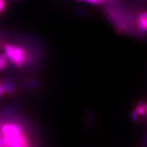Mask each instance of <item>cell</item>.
Masks as SVG:
<instances>
[{
	"instance_id": "5b68a950",
	"label": "cell",
	"mask_w": 147,
	"mask_h": 147,
	"mask_svg": "<svg viewBox=\"0 0 147 147\" xmlns=\"http://www.w3.org/2000/svg\"><path fill=\"white\" fill-rule=\"evenodd\" d=\"M5 94H6L5 90H4V88L1 84V82H0V96H3Z\"/></svg>"
},
{
	"instance_id": "6da1fadb",
	"label": "cell",
	"mask_w": 147,
	"mask_h": 147,
	"mask_svg": "<svg viewBox=\"0 0 147 147\" xmlns=\"http://www.w3.org/2000/svg\"><path fill=\"white\" fill-rule=\"evenodd\" d=\"M26 61V50L19 45H13L12 57L11 63L17 68H21Z\"/></svg>"
},
{
	"instance_id": "52a82bcc",
	"label": "cell",
	"mask_w": 147,
	"mask_h": 147,
	"mask_svg": "<svg viewBox=\"0 0 147 147\" xmlns=\"http://www.w3.org/2000/svg\"><path fill=\"white\" fill-rule=\"evenodd\" d=\"M140 16L142 17H145L147 18V11H144V12H141L139 13H138Z\"/></svg>"
},
{
	"instance_id": "277c9868",
	"label": "cell",
	"mask_w": 147,
	"mask_h": 147,
	"mask_svg": "<svg viewBox=\"0 0 147 147\" xmlns=\"http://www.w3.org/2000/svg\"><path fill=\"white\" fill-rule=\"evenodd\" d=\"M8 65V58L5 53L0 54V71L5 69Z\"/></svg>"
},
{
	"instance_id": "8fae6325",
	"label": "cell",
	"mask_w": 147,
	"mask_h": 147,
	"mask_svg": "<svg viewBox=\"0 0 147 147\" xmlns=\"http://www.w3.org/2000/svg\"><path fill=\"white\" fill-rule=\"evenodd\" d=\"M1 1H2V0H0V2H1Z\"/></svg>"
},
{
	"instance_id": "7a4b0ae2",
	"label": "cell",
	"mask_w": 147,
	"mask_h": 147,
	"mask_svg": "<svg viewBox=\"0 0 147 147\" xmlns=\"http://www.w3.org/2000/svg\"><path fill=\"white\" fill-rule=\"evenodd\" d=\"M136 25L137 33L145 34L147 33V18L142 17L137 14Z\"/></svg>"
},
{
	"instance_id": "8992f818",
	"label": "cell",
	"mask_w": 147,
	"mask_h": 147,
	"mask_svg": "<svg viewBox=\"0 0 147 147\" xmlns=\"http://www.w3.org/2000/svg\"><path fill=\"white\" fill-rule=\"evenodd\" d=\"M5 6H6L5 0H2V1L0 2V13L3 11L4 7H5Z\"/></svg>"
},
{
	"instance_id": "30bf717a",
	"label": "cell",
	"mask_w": 147,
	"mask_h": 147,
	"mask_svg": "<svg viewBox=\"0 0 147 147\" xmlns=\"http://www.w3.org/2000/svg\"><path fill=\"white\" fill-rule=\"evenodd\" d=\"M113 0H104L105 2H109V1H112Z\"/></svg>"
},
{
	"instance_id": "ba28073f",
	"label": "cell",
	"mask_w": 147,
	"mask_h": 147,
	"mask_svg": "<svg viewBox=\"0 0 147 147\" xmlns=\"http://www.w3.org/2000/svg\"><path fill=\"white\" fill-rule=\"evenodd\" d=\"M1 145H2V140L1 139H0V147H1Z\"/></svg>"
},
{
	"instance_id": "9c48e42d",
	"label": "cell",
	"mask_w": 147,
	"mask_h": 147,
	"mask_svg": "<svg viewBox=\"0 0 147 147\" xmlns=\"http://www.w3.org/2000/svg\"><path fill=\"white\" fill-rule=\"evenodd\" d=\"M2 48V44H1V38H0V49Z\"/></svg>"
},
{
	"instance_id": "3957f363",
	"label": "cell",
	"mask_w": 147,
	"mask_h": 147,
	"mask_svg": "<svg viewBox=\"0 0 147 147\" xmlns=\"http://www.w3.org/2000/svg\"><path fill=\"white\" fill-rule=\"evenodd\" d=\"M1 84L4 87V90H5L6 94H10L14 91L16 88L15 84L11 80L8 79H5L1 82Z\"/></svg>"
}]
</instances>
